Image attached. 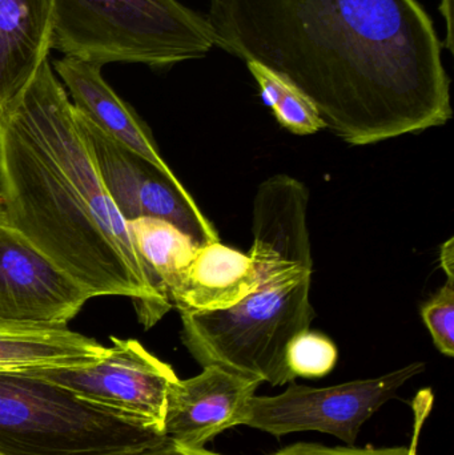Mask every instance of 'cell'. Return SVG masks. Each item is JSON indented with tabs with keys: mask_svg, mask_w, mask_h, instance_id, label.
Wrapping results in <instances>:
<instances>
[{
	"mask_svg": "<svg viewBox=\"0 0 454 455\" xmlns=\"http://www.w3.org/2000/svg\"><path fill=\"white\" fill-rule=\"evenodd\" d=\"M215 45L290 80L325 128L367 146L444 125L450 80L418 0H208Z\"/></svg>",
	"mask_w": 454,
	"mask_h": 455,
	"instance_id": "6da1fadb",
	"label": "cell"
},
{
	"mask_svg": "<svg viewBox=\"0 0 454 455\" xmlns=\"http://www.w3.org/2000/svg\"><path fill=\"white\" fill-rule=\"evenodd\" d=\"M0 196L8 226L93 297H130L146 329L172 307L152 285L48 59L0 115Z\"/></svg>",
	"mask_w": 454,
	"mask_h": 455,
	"instance_id": "7a4b0ae2",
	"label": "cell"
},
{
	"mask_svg": "<svg viewBox=\"0 0 454 455\" xmlns=\"http://www.w3.org/2000/svg\"><path fill=\"white\" fill-rule=\"evenodd\" d=\"M252 259L260 283L235 307L184 312V345L203 366L282 387L295 382L288 368L290 342L316 317L311 304V240L274 228L252 229Z\"/></svg>",
	"mask_w": 454,
	"mask_h": 455,
	"instance_id": "3957f363",
	"label": "cell"
},
{
	"mask_svg": "<svg viewBox=\"0 0 454 455\" xmlns=\"http://www.w3.org/2000/svg\"><path fill=\"white\" fill-rule=\"evenodd\" d=\"M52 50L103 67L167 68L207 55V18L179 0H52Z\"/></svg>",
	"mask_w": 454,
	"mask_h": 455,
	"instance_id": "277c9868",
	"label": "cell"
},
{
	"mask_svg": "<svg viewBox=\"0 0 454 455\" xmlns=\"http://www.w3.org/2000/svg\"><path fill=\"white\" fill-rule=\"evenodd\" d=\"M162 433L28 373H0V454L116 455Z\"/></svg>",
	"mask_w": 454,
	"mask_h": 455,
	"instance_id": "5b68a950",
	"label": "cell"
},
{
	"mask_svg": "<svg viewBox=\"0 0 454 455\" xmlns=\"http://www.w3.org/2000/svg\"><path fill=\"white\" fill-rule=\"evenodd\" d=\"M424 371L426 363H415L376 379L336 387H309L291 382L282 395H253L243 425L277 438L292 433H325L354 446L362 425Z\"/></svg>",
	"mask_w": 454,
	"mask_h": 455,
	"instance_id": "8992f818",
	"label": "cell"
},
{
	"mask_svg": "<svg viewBox=\"0 0 454 455\" xmlns=\"http://www.w3.org/2000/svg\"><path fill=\"white\" fill-rule=\"evenodd\" d=\"M111 341L106 355L90 365L28 374L60 385L82 400L163 435L168 393L179 377L172 366L136 339L111 337Z\"/></svg>",
	"mask_w": 454,
	"mask_h": 455,
	"instance_id": "52a82bcc",
	"label": "cell"
},
{
	"mask_svg": "<svg viewBox=\"0 0 454 455\" xmlns=\"http://www.w3.org/2000/svg\"><path fill=\"white\" fill-rule=\"evenodd\" d=\"M77 117L104 188L125 223L141 218L162 219L200 245L220 241L216 228L176 175L163 172L132 149L112 140L79 112Z\"/></svg>",
	"mask_w": 454,
	"mask_h": 455,
	"instance_id": "ba28073f",
	"label": "cell"
},
{
	"mask_svg": "<svg viewBox=\"0 0 454 455\" xmlns=\"http://www.w3.org/2000/svg\"><path fill=\"white\" fill-rule=\"evenodd\" d=\"M92 294L7 224L0 226V320L67 325Z\"/></svg>",
	"mask_w": 454,
	"mask_h": 455,
	"instance_id": "9c48e42d",
	"label": "cell"
},
{
	"mask_svg": "<svg viewBox=\"0 0 454 455\" xmlns=\"http://www.w3.org/2000/svg\"><path fill=\"white\" fill-rule=\"evenodd\" d=\"M260 385L218 366L179 379L168 393L163 435L187 448H204L216 435L243 425Z\"/></svg>",
	"mask_w": 454,
	"mask_h": 455,
	"instance_id": "30bf717a",
	"label": "cell"
},
{
	"mask_svg": "<svg viewBox=\"0 0 454 455\" xmlns=\"http://www.w3.org/2000/svg\"><path fill=\"white\" fill-rule=\"evenodd\" d=\"M52 68L66 88L72 106L91 124L112 140L132 149L163 172L175 175L160 155L151 131L132 107L122 100L104 80L100 66L63 56L53 61Z\"/></svg>",
	"mask_w": 454,
	"mask_h": 455,
	"instance_id": "8fae6325",
	"label": "cell"
},
{
	"mask_svg": "<svg viewBox=\"0 0 454 455\" xmlns=\"http://www.w3.org/2000/svg\"><path fill=\"white\" fill-rule=\"evenodd\" d=\"M52 0H0V115L52 50Z\"/></svg>",
	"mask_w": 454,
	"mask_h": 455,
	"instance_id": "7c38bea8",
	"label": "cell"
},
{
	"mask_svg": "<svg viewBox=\"0 0 454 455\" xmlns=\"http://www.w3.org/2000/svg\"><path fill=\"white\" fill-rule=\"evenodd\" d=\"M260 277L252 259L220 241L197 249L172 307L184 312H220L258 289Z\"/></svg>",
	"mask_w": 454,
	"mask_h": 455,
	"instance_id": "4fadbf2b",
	"label": "cell"
},
{
	"mask_svg": "<svg viewBox=\"0 0 454 455\" xmlns=\"http://www.w3.org/2000/svg\"><path fill=\"white\" fill-rule=\"evenodd\" d=\"M108 347L67 325L0 320V373H28L90 365Z\"/></svg>",
	"mask_w": 454,
	"mask_h": 455,
	"instance_id": "5bb4252c",
	"label": "cell"
},
{
	"mask_svg": "<svg viewBox=\"0 0 454 455\" xmlns=\"http://www.w3.org/2000/svg\"><path fill=\"white\" fill-rule=\"evenodd\" d=\"M127 226L152 285L172 307L200 243L162 219H136Z\"/></svg>",
	"mask_w": 454,
	"mask_h": 455,
	"instance_id": "9a60e30c",
	"label": "cell"
},
{
	"mask_svg": "<svg viewBox=\"0 0 454 455\" xmlns=\"http://www.w3.org/2000/svg\"><path fill=\"white\" fill-rule=\"evenodd\" d=\"M247 66L260 87L264 101L271 107L277 122L285 130L301 136L324 130L325 124L316 106L303 91L256 61H248Z\"/></svg>",
	"mask_w": 454,
	"mask_h": 455,
	"instance_id": "2e32d148",
	"label": "cell"
},
{
	"mask_svg": "<svg viewBox=\"0 0 454 455\" xmlns=\"http://www.w3.org/2000/svg\"><path fill=\"white\" fill-rule=\"evenodd\" d=\"M335 342L325 334L309 329L299 333L288 345L287 363L296 379H320L327 376L338 363Z\"/></svg>",
	"mask_w": 454,
	"mask_h": 455,
	"instance_id": "e0dca14e",
	"label": "cell"
},
{
	"mask_svg": "<svg viewBox=\"0 0 454 455\" xmlns=\"http://www.w3.org/2000/svg\"><path fill=\"white\" fill-rule=\"evenodd\" d=\"M421 317L431 333L434 347L447 357L454 355V278L447 277L445 285L423 307Z\"/></svg>",
	"mask_w": 454,
	"mask_h": 455,
	"instance_id": "ac0fdd59",
	"label": "cell"
},
{
	"mask_svg": "<svg viewBox=\"0 0 454 455\" xmlns=\"http://www.w3.org/2000/svg\"><path fill=\"white\" fill-rule=\"evenodd\" d=\"M418 432L416 430L412 443L407 448H354V446H325L322 443H298L280 449L271 455H418Z\"/></svg>",
	"mask_w": 454,
	"mask_h": 455,
	"instance_id": "d6986e66",
	"label": "cell"
},
{
	"mask_svg": "<svg viewBox=\"0 0 454 455\" xmlns=\"http://www.w3.org/2000/svg\"><path fill=\"white\" fill-rule=\"evenodd\" d=\"M116 455H221L207 451V449H192L175 443L171 438L163 437L140 446V448L132 449V451H124Z\"/></svg>",
	"mask_w": 454,
	"mask_h": 455,
	"instance_id": "ffe728a7",
	"label": "cell"
},
{
	"mask_svg": "<svg viewBox=\"0 0 454 455\" xmlns=\"http://www.w3.org/2000/svg\"><path fill=\"white\" fill-rule=\"evenodd\" d=\"M454 238H450L440 251V265L447 277L454 278Z\"/></svg>",
	"mask_w": 454,
	"mask_h": 455,
	"instance_id": "44dd1931",
	"label": "cell"
},
{
	"mask_svg": "<svg viewBox=\"0 0 454 455\" xmlns=\"http://www.w3.org/2000/svg\"><path fill=\"white\" fill-rule=\"evenodd\" d=\"M442 16L447 20V39H445V47L448 50H453V34H452V0H442L440 5Z\"/></svg>",
	"mask_w": 454,
	"mask_h": 455,
	"instance_id": "7402d4cb",
	"label": "cell"
},
{
	"mask_svg": "<svg viewBox=\"0 0 454 455\" xmlns=\"http://www.w3.org/2000/svg\"><path fill=\"white\" fill-rule=\"evenodd\" d=\"M7 224V215H5L4 203H3L2 196H0V226Z\"/></svg>",
	"mask_w": 454,
	"mask_h": 455,
	"instance_id": "603a6c76",
	"label": "cell"
},
{
	"mask_svg": "<svg viewBox=\"0 0 454 455\" xmlns=\"http://www.w3.org/2000/svg\"><path fill=\"white\" fill-rule=\"evenodd\" d=\"M0 455H2V454H0Z\"/></svg>",
	"mask_w": 454,
	"mask_h": 455,
	"instance_id": "cb8c5ba5",
	"label": "cell"
}]
</instances>
